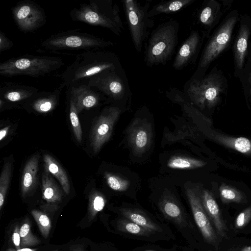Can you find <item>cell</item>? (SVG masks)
<instances>
[{
    "label": "cell",
    "instance_id": "cell-1",
    "mask_svg": "<svg viewBox=\"0 0 251 251\" xmlns=\"http://www.w3.org/2000/svg\"><path fill=\"white\" fill-rule=\"evenodd\" d=\"M122 68L118 56L105 50L84 52L75 55V61L61 75L67 88L86 83L92 76L107 70Z\"/></svg>",
    "mask_w": 251,
    "mask_h": 251
},
{
    "label": "cell",
    "instance_id": "cell-2",
    "mask_svg": "<svg viewBox=\"0 0 251 251\" xmlns=\"http://www.w3.org/2000/svg\"><path fill=\"white\" fill-rule=\"evenodd\" d=\"M114 45L112 41L82 32L78 29L62 31L43 41L37 52L66 55L91 50H105Z\"/></svg>",
    "mask_w": 251,
    "mask_h": 251
},
{
    "label": "cell",
    "instance_id": "cell-3",
    "mask_svg": "<svg viewBox=\"0 0 251 251\" xmlns=\"http://www.w3.org/2000/svg\"><path fill=\"white\" fill-rule=\"evenodd\" d=\"M74 21L107 28L117 36L124 31L119 7L113 0H90L70 11Z\"/></svg>",
    "mask_w": 251,
    "mask_h": 251
},
{
    "label": "cell",
    "instance_id": "cell-4",
    "mask_svg": "<svg viewBox=\"0 0 251 251\" xmlns=\"http://www.w3.org/2000/svg\"><path fill=\"white\" fill-rule=\"evenodd\" d=\"M179 28L177 21L170 19L152 31L145 46L147 66L164 65L171 59L177 45Z\"/></svg>",
    "mask_w": 251,
    "mask_h": 251
},
{
    "label": "cell",
    "instance_id": "cell-5",
    "mask_svg": "<svg viewBox=\"0 0 251 251\" xmlns=\"http://www.w3.org/2000/svg\"><path fill=\"white\" fill-rule=\"evenodd\" d=\"M64 64L63 59L59 57L24 54L1 63L0 75L7 77L44 76L60 69Z\"/></svg>",
    "mask_w": 251,
    "mask_h": 251
},
{
    "label": "cell",
    "instance_id": "cell-6",
    "mask_svg": "<svg viewBox=\"0 0 251 251\" xmlns=\"http://www.w3.org/2000/svg\"><path fill=\"white\" fill-rule=\"evenodd\" d=\"M223 90L220 76L211 72L205 76H192L185 83L182 91L193 104L203 109L216 105Z\"/></svg>",
    "mask_w": 251,
    "mask_h": 251
},
{
    "label": "cell",
    "instance_id": "cell-7",
    "mask_svg": "<svg viewBox=\"0 0 251 251\" xmlns=\"http://www.w3.org/2000/svg\"><path fill=\"white\" fill-rule=\"evenodd\" d=\"M122 2L132 43L140 52L154 25L153 19L149 14L151 1L147 0L144 4L135 0H124Z\"/></svg>",
    "mask_w": 251,
    "mask_h": 251
},
{
    "label": "cell",
    "instance_id": "cell-8",
    "mask_svg": "<svg viewBox=\"0 0 251 251\" xmlns=\"http://www.w3.org/2000/svg\"><path fill=\"white\" fill-rule=\"evenodd\" d=\"M86 84L116 102L131 98V91L123 68L105 70L91 77Z\"/></svg>",
    "mask_w": 251,
    "mask_h": 251
},
{
    "label": "cell",
    "instance_id": "cell-9",
    "mask_svg": "<svg viewBox=\"0 0 251 251\" xmlns=\"http://www.w3.org/2000/svg\"><path fill=\"white\" fill-rule=\"evenodd\" d=\"M11 12L15 24L24 33L37 30L44 25L47 21L43 8L31 0L17 2L11 8Z\"/></svg>",
    "mask_w": 251,
    "mask_h": 251
},
{
    "label": "cell",
    "instance_id": "cell-10",
    "mask_svg": "<svg viewBox=\"0 0 251 251\" xmlns=\"http://www.w3.org/2000/svg\"><path fill=\"white\" fill-rule=\"evenodd\" d=\"M237 17L228 18L209 41L201 54L198 71L205 69L226 49L230 42Z\"/></svg>",
    "mask_w": 251,
    "mask_h": 251
},
{
    "label": "cell",
    "instance_id": "cell-11",
    "mask_svg": "<svg viewBox=\"0 0 251 251\" xmlns=\"http://www.w3.org/2000/svg\"><path fill=\"white\" fill-rule=\"evenodd\" d=\"M121 112V109L119 106L114 105L107 106L102 111L91 133V145L95 152H99L109 139L114 125Z\"/></svg>",
    "mask_w": 251,
    "mask_h": 251
},
{
    "label": "cell",
    "instance_id": "cell-12",
    "mask_svg": "<svg viewBox=\"0 0 251 251\" xmlns=\"http://www.w3.org/2000/svg\"><path fill=\"white\" fill-rule=\"evenodd\" d=\"M186 192L195 222L203 239L209 244H215L217 236L202 205L200 194L192 188H187Z\"/></svg>",
    "mask_w": 251,
    "mask_h": 251
},
{
    "label": "cell",
    "instance_id": "cell-13",
    "mask_svg": "<svg viewBox=\"0 0 251 251\" xmlns=\"http://www.w3.org/2000/svg\"><path fill=\"white\" fill-rule=\"evenodd\" d=\"M66 92L74 100L78 113L98 106L101 100L106 98L101 92L86 83L67 88Z\"/></svg>",
    "mask_w": 251,
    "mask_h": 251
},
{
    "label": "cell",
    "instance_id": "cell-14",
    "mask_svg": "<svg viewBox=\"0 0 251 251\" xmlns=\"http://www.w3.org/2000/svg\"><path fill=\"white\" fill-rule=\"evenodd\" d=\"M127 132L128 142L135 154H142L149 147L152 136L151 128L150 123L146 119L136 118Z\"/></svg>",
    "mask_w": 251,
    "mask_h": 251
},
{
    "label": "cell",
    "instance_id": "cell-15",
    "mask_svg": "<svg viewBox=\"0 0 251 251\" xmlns=\"http://www.w3.org/2000/svg\"><path fill=\"white\" fill-rule=\"evenodd\" d=\"M159 208L165 218L174 224L184 235L188 233V229L193 228L186 213L170 197H164L159 203Z\"/></svg>",
    "mask_w": 251,
    "mask_h": 251
},
{
    "label": "cell",
    "instance_id": "cell-16",
    "mask_svg": "<svg viewBox=\"0 0 251 251\" xmlns=\"http://www.w3.org/2000/svg\"><path fill=\"white\" fill-rule=\"evenodd\" d=\"M39 91L34 87L4 81L0 84V100L5 103L26 102Z\"/></svg>",
    "mask_w": 251,
    "mask_h": 251
},
{
    "label": "cell",
    "instance_id": "cell-17",
    "mask_svg": "<svg viewBox=\"0 0 251 251\" xmlns=\"http://www.w3.org/2000/svg\"><path fill=\"white\" fill-rule=\"evenodd\" d=\"M201 43L198 31H193L178 50L173 62V68L180 70L187 66L193 60Z\"/></svg>",
    "mask_w": 251,
    "mask_h": 251
},
{
    "label": "cell",
    "instance_id": "cell-18",
    "mask_svg": "<svg viewBox=\"0 0 251 251\" xmlns=\"http://www.w3.org/2000/svg\"><path fill=\"white\" fill-rule=\"evenodd\" d=\"M64 86L61 83L52 91H39L26 102H29L31 108L36 112L42 114L50 112L57 106Z\"/></svg>",
    "mask_w": 251,
    "mask_h": 251
},
{
    "label": "cell",
    "instance_id": "cell-19",
    "mask_svg": "<svg viewBox=\"0 0 251 251\" xmlns=\"http://www.w3.org/2000/svg\"><path fill=\"white\" fill-rule=\"evenodd\" d=\"M200 195L204 209L217 233L223 237L225 236V225L219 206L212 194L208 190H203Z\"/></svg>",
    "mask_w": 251,
    "mask_h": 251
},
{
    "label": "cell",
    "instance_id": "cell-20",
    "mask_svg": "<svg viewBox=\"0 0 251 251\" xmlns=\"http://www.w3.org/2000/svg\"><path fill=\"white\" fill-rule=\"evenodd\" d=\"M119 211L123 217L156 234L163 231L162 227L140 209L122 207Z\"/></svg>",
    "mask_w": 251,
    "mask_h": 251
},
{
    "label": "cell",
    "instance_id": "cell-21",
    "mask_svg": "<svg viewBox=\"0 0 251 251\" xmlns=\"http://www.w3.org/2000/svg\"><path fill=\"white\" fill-rule=\"evenodd\" d=\"M39 158L40 155L35 154L25 166L21 181L22 195L24 198L35 188L36 185Z\"/></svg>",
    "mask_w": 251,
    "mask_h": 251
},
{
    "label": "cell",
    "instance_id": "cell-22",
    "mask_svg": "<svg viewBox=\"0 0 251 251\" xmlns=\"http://www.w3.org/2000/svg\"><path fill=\"white\" fill-rule=\"evenodd\" d=\"M42 198L48 204H58L62 200V192L51 175L44 169L42 175Z\"/></svg>",
    "mask_w": 251,
    "mask_h": 251
},
{
    "label": "cell",
    "instance_id": "cell-23",
    "mask_svg": "<svg viewBox=\"0 0 251 251\" xmlns=\"http://www.w3.org/2000/svg\"><path fill=\"white\" fill-rule=\"evenodd\" d=\"M43 160L44 169L57 179L64 192L68 195L70 192V185L65 170L55 159L48 154L44 155Z\"/></svg>",
    "mask_w": 251,
    "mask_h": 251
},
{
    "label": "cell",
    "instance_id": "cell-24",
    "mask_svg": "<svg viewBox=\"0 0 251 251\" xmlns=\"http://www.w3.org/2000/svg\"><path fill=\"white\" fill-rule=\"evenodd\" d=\"M220 9V4L217 1H206L198 12V23L204 28L211 27L216 22Z\"/></svg>",
    "mask_w": 251,
    "mask_h": 251
},
{
    "label": "cell",
    "instance_id": "cell-25",
    "mask_svg": "<svg viewBox=\"0 0 251 251\" xmlns=\"http://www.w3.org/2000/svg\"><path fill=\"white\" fill-rule=\"evenodd\" d=\"M117 229L122 233L144 239H152L156 233L124 217L116 222Z\"/></svg>",
    "mask_w": 251,
    "mask_h": 251
},
{
    "label": "cell",
    "instance_id": "cell-26",
    "mask_svg": "<svg viewBox=\"0 0 251 251\" xmlns=\"http://www.w3.org/2000/svg\"><path fill=\"white\" fill-rule=\"evenodd\" d=\"M196 0H170L161 1L153 5L149 12V16H154L162 14H170L179 11L191 4Z\"/></svg>",
    "mask_w": 251,
    "mask_h": 251
},
{
    "label": "cell",
    "instance_id": "cell-27",
    "mask_svg": "<svg viewBox=\"0 0 251 251\" xmlns=\"http://www.w3.org/2000/svg\"><path fill=\"white\" fill-rule=\"evenodd\" d=\"M249 34L250 31L248 26L242 25L240 26L234 47L235 60L239 69H242L244 65L247 52Z\"/></svg>",
    "mask_w": 251,
    "mask_h": 251
},
{
    "label": "cell",
    "instance_id": "cell-28",
    "mask_svg": "<svg viewBox=\"0 0 251 251\" xmlns=\"http://www.w3.org/2000/svg\"><path fill=\"white\" fill-rule=\"evenodd\" d=\"M215 139L226 147L241 153L251 154V141L245 137H231L223 135H216Z\"/></svg>",
    "mask_w": 251,
    "mask_h": 251
},
{
    "label": "cell",
    "instance_id": "cell-29",
    "mask_svg": "<svg viewBox=\"0 0 251 251\" xmlns=\"http://www.w3.org/2000/svg\"><path fill=\"white\" fill-rule=\"evenodd\" d=\"M206 163L196 158L175 156L171 157L167 163L168 167L173 169H194L204 166Z\"/></svg>",
    "mask_w": 251,
    "mask_h": 251
},
{
    "label": "cell",
    "instance_id": "cell-30",
    "mask_svg": "<svg viewBox=\"0 0 251 251\" xmlns=\"http://www.w3.org/2000/svg\"><path fill=\"white\" fill-rule=\"evenodd\" d=\"M106 200L99 191L92 190L89 195L88 216L93 219L97 213L102 211L105 206Z\"/></svg>",
    "mask_w": 251,
    "mask_h": 251
},
{
    "label": "cell",
    "instance_id": "cell-31",
    "mask_svg": "<svg viewBox=\"0 0 251 251\" xmlns=\"http://www.w3.org/2000/svg\"><path fill=\"white\" fill-rule=\"evenodd\" d=\"M69 104V116L73 130L76 140L80 143L82 140V131L78 117L75 102L73 98L67 93Z\"/></svg>",
    "mask_w": 251,
    "mask_h": 251
},
{
    "label": "cell",
    "instance_id": "cell-32",
    "mask_svg": "<svg viewBox=\"0 0 251 251\" xmlns=\"http://www.w3.org/2000/svg\"><path fill=\"white\" fill-rule=\"evenodd\" d=\"M12 173L10 163H6L3 167L0 177V210L4 204L5 196L9 187Z\"/></svg>",
    "mask_w": 251,
    "mask_h": 251
},
{
    "label": "cell",
    "instance_id": "cell-33",
    "mask_svg": "<svg viewBox=\"0 0 251 251\" xmlns=\"http://www.w3.org/2000/svg\"><path fill=\"white\" fill-rule=\"evenodd\" d=\"M219 191L222 201L224 203H240L243 201V196L239 191L225 183L221 184Z\"/></svg>",
    "mask_w": 251,
    "mask_h": 251
},
{
    "label": "cell",
    "instance_id": "cell-34",
    "mask_svg": "<svg viewBox=\"0 0 251 251\" xmlns=\"http://www.w3.org/2000/svg\"><path fill=\"white\" fill-rule=\"evenodd\" d=\"M31 214L36 221L38 228L43 235L47 238L51 229V221L45 213L37 210L31 211Z\"/></svg>",
    "mask_w": 251,
    "mask_h": 251
},
{
    "label": "cell",
    "instance_id": "cell-35",
    "mask_svg": "<svg viewBox=\"0 0 251 251\" xmlns=\"http://www.w3.org/2000/svg\"><path fill=\"white\" fill-rule=\"evenodd\" d=\"M21 237V247L35 246L39 244L40 241L32 233L30 225L28 223L24 224L20 228Z\"/></svg>",
    "mask_w": 251,
    "mask_h": 251
},
{
    "label": "cell",
    "instance_id": "cell-36",
    "mask_svg": "<svg viewBox=\"0 0 251 251\" xmlns=\"http://www.w3.org/2000/svg\"><path fill=\"white\" fill-rule=\"evenodd\" d=\"M104 177L109 187L113 190L125 191L129 186L128 180L113 174L105 172Z\"/></svg>",
    "mask_w": 251,
    "mask_h": 251
},
{
    "label": "cell",
    "instance_id": "cell-37",
    "mask_svg": "<svg viewBox=\"0 0 251 251\" xmlns=\"http://www.w3.org/2000/svg\"><path fill=\"white\" fill-rule=\"evenodd\" d=\"M251 220V206L248 207L237 217L235 226L237 228H241L244 227Z\"/></svg>",
    "mask_w": 251,
    "mask_h": 251
},
{
    "label": "cell",
    "instance_id": "cell-38",
    "mask_svg": "<svg viewBox=\"0 0 251 251\" xmlns=\"http://www.w3.org/2000/svg\"><path fill=\"white\" fill-rule=\"evenodd\" d=\"M13 42L10 40L4 32L0 31V52L7 50L13 47Z\"/></svg>",
    "mask_w": 251,
    "mask_h": 251
},
{
    "label": "cell",
    "instance_id": "cell-39",
    "mask_svg": "<svg viewBox=\"0 0 251 251\" xmlns=\"http://www.w3.org/2000/svg\"><path fill=\"white\" fill-rule=\"evenodd\" d=\"M12 240L16 247V250L21 249L20 229L17 226L14 228L12 236Z\"/></svg>",
    "mask_w": 251,
    "mask_h": 251
},
{
    "label": "cell",
    "instance_id": "cell-40",
    "mask_svg": "<svg viewBox=\"0 0 251 251\" xmlns=\"http://www.w3.org/2000/svg\"><path fill=\"white\" fill-rule=\"evenodd\" d=\"M9 129V126H7L0 130V141L2 140L7 135Z\"/></svg>",
    "mask_w": 251,
    "mask_h": 251
},
{
    "label": "cell",
    "instance_id": "cell-41",
    "mask_svg": "<svg viewBox=\"0 0 251 251\" xmlns=\"http://www.w3.org/2000/svg\"><path fill=\"white\" fill-rule=\"evenodd\" d=\"M37 249H33L29 248H23L19 250H16V251H36Z\"/></svg>",
    "mask_w": 251,
    "mask_h": 251
},
{
    "label": "cell",
    "instance_id": "cell-42",
    "mask_svg": "<svg viewBox=\"0 0 251 251\" xmlns=\"http://www.w3.org/2000/svg\"><path fill=\"white\" fill-rule=\"evenodd\" d=\"M241 251H251V246H246L243 248Z\"/></svg>",
    "mask_w": 251,
    "mask_h": 251
},
{
    "label": "cell",
    "instance_id": "cell-43",
    "mask_svg": "<svg viewBox=\"0 0 251 251\" xmlns=\"http://www.w3.org/2000/svg\"><path fill=\"white\" fill-rule=\"evenodd\" d=\"M71 251H83L80 247L73 248Z\"/></svg>",
    "mask_w": 251,
    "mask_h": 251
},
{
    "label": "cell",
    "instance_id": "cell-44",
    "mask_svg": "<svg viewBox=\"0 0 251 251\" xmlns=\"http://www.w3.org/2000/svg\"><path fill=\"white\" fill-rule=\"evenodd\" d=\"M6 251H16L15 249L13 248H10L6 250Z\"/></svg>",
    "mask_w": 251,
    "mask_h": 251
},
{
    "label": "cell",
    "instance_id": "cell-45",
    "mask_svg": "<svg viewBox=\"0 0 251 251\" xmlns=\"http://www.w3.org/2000/svg\"><path fill=\"white\" fill-rule=\"evenodd\" d=\"M250 94L251 95V77L250 78Z\"/></svg>",
    "mask_w": 251,
    "mask_h": 251
},
{
    "label": "cell",
    "instance_id": "cell-46",
    "mask_svg": "<svg viewBox=\"0 0 251 251\" xmlns=\"http://www.w3.org/2000/svg\"><path fill=\"white\" fill-rule=\"evenodd\" d=\"M152 251V250H148V251Z\"/></svg>",
    "mask_w": 251,
    "mask_h": 251
},
{
    "label": "cell",
    "instance_id": "cell-47",
    "mask_svg": "<svg viewBox=\"0 0 251 251\" xmlns=\"http://www.w3.org/2000/svg\"><path fill=\"white\" fill-rule=\"evenodd\" d=\"M57 251L55 250V251Z\"/></svg>",
    "mask_w": 251,
    "mask_h": 251
}]
</instances>
